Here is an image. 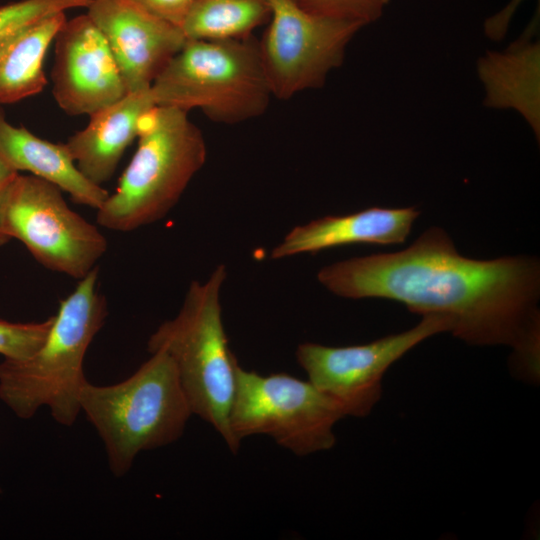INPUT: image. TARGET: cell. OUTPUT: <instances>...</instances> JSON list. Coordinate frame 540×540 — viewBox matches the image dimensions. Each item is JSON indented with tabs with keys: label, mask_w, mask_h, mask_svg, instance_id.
Returning a JSON list of instances; mask_svg holds the SVG:
<instances>
[{
	"label": "cell",
	"mask_w": 540,
	"mask_h": 540,
	"mask_svg": "<svg viewBox=\"0 0 540 540\" xmlns=\"http://www.w3.org/2000/svg\"><path fill=\"white\" fill-rule=\"evenodd\" d=\"M317 279L337 296L389 299L422 316H442L455 337L511 347L522 375L533 381L539 375L536 257L468 258L446 231L431 227L404 250L335 262Z\"/></svg>",
	"instance_id": "obj_1"
},
{
	"label": "cell",
	"mask_w": 540,
	"mask_h": 540,
	"mask_svg": "<svg viewBox=\"0 0 540 540\" xmlns=\"http://www.w3.org/2000/svg\"><path fill=\"white\" fill-rule=\"evenodd\" d=\"M98 268L79 280L61 300L51 329L39 349L24 359L0 363V400L20 419L47 407L60 425L72 426L81 412L87 382L84 359L108 315L97 286Z\"/></svg>",
	"instance_id": "obj_2"
},
{
	"label": "cell",
	"mask_w": 540,
	"mask_h": 540,
	"mask_svg": "<svg viewBox=\"0 0 540 540\" xmlns=\"http://www.w3.org/2000/svg\"><path fill=\"white\" fill-rule=\"evenodd\" d=\"M150 354L124 381H87L80 393L81 411L101 438L115 477L127 474L140 452L177 441L193 415L172 359L163 351Z\"/></svg>",
	"instance_id": "obj_3"
},
{
	"label": "cell",
	"mask_w": 540,
	"mask_h": 540,
	"mask_svg": "<svg viewBox=\"0 0 540 540\" xmlns=\"http://www.w3.org/2000/svg\"><path fill=\"white\" fill-rule=\"evenodd\" d=\"M225 278L226 268L220 264L207 281H193L178 314L150 335L147 349L163 351L172 359L193 415L210 424L236 454L240 446L229 418L238 361L222 320L220 292Z\"/></svg>",
	"instance_id": "obj_4"
},
{
	"label": "cell",
	"mask_w": 540,
	"mask_h": 540,
	"mask_svg": "<svg viewBox=\"0 0 540 540\" xmlns=\"http://www.w3.org/2000/svg\"><path fill=\"white\" fill-rule=\"evenodd\" d=\"M185 110L155 106L141 119L138 146L114 193L97 209L96 221L129 232L163 218L206 161L199 128Z\"/></svg>",
	"instance_id": "obj_5"
},
{
	"label": "cell",
	"mask_w": 540,
	"mask_h": 540,
	"mask_svg": "<svg viewBox=\"0 0 540 540\" xmlns=\"http://www.w3.org/2000/svg\"><path fill=\"white\" fill-rule=\"evenodd\" d=\"M157 106L201 109L211 120L237 124L262 115L272 95L259 43L251 36L187 40L150 87Z\"/></svg>",
	"instance_id": "obj_6"
},
{
	"label": "cell",
	"mask_w": 540,
	"mask_h": 540,
	"mask_svg": "<svg viewBox=\"0 0 540 540\" xmlns=\"http://www.w3.org/2000/svg\"><path fill=\"white\" fill-rule=\"evenodd\" d=\"M344 417L340 404L308 380L236 366L229 421L239 446L246 437L266 435L296 456L329 450L336 443L334 426Z\"/></svg>",
	"instance_id": "obj_7"
},
{
	"label": "cell",
	"mask_w": 540,
	"mask_h": 540,
	"mask_svg": "<svg viewBox=\"0 0 540 540\" xmlns=\"http://www.w3.org/2000/svg\"><path fill=\"white\" fill-rule=\"evenodd\" d=\"M4 230L20 241L42 266L80 280L105 254L98 227L73 211L54 184L18 174L4 210Z\"/></svg>",
	"instance_id": "obj_8"
},
{
	"label": "cell",
	"mask_w": 540,
	"mask_h": 540,
	"mask_svg": "<svg viewBox=\"0 0 540 540\" xmlns=\"http://www.w3.org/2000/svg\"><path fill=\"white\" fill-rule=\"evenodd\" d=\"M271 22L259 44L272 95L289 99L323 85L363 26L310 14L292 0H269Z\"/></svg>",
	"instance_id": "obj_9"
},
{
	"label": "cell",
	"mask_w": 540,
	"mask_h": 540,
	"mask_svg": "<svg viewBox=\"0 0 540 540\" xmlns=\"http://www.w3.org/2000/svg\"><path fill=\"white\" fill-rule=\"evenodd\" d=\"M450 329L446 318L427 315L409 330L367 344L330 347L306 342L295 355L307 380L339 403L346 416L365 417L381 398L388 368L423 340Z\"/></svg>",
	"instance_id": "obj_10"
},
{
	"label": "cell",
	"mask_w": 540,
	"mask_h": 540,
	"mask_svg": "<svg viewBox=\"0 0 540 540\" xmlns=\"http://www.w3.org/2000/svg\"><path fill=\"white\" fill-rule=\"evenodd\" d=\"M54 42L52 93L65 113L90 116L128 93L104 35L87 14L66 20Z\"/></svg>",
	"instance_id": "obj_11"
},
{
	"label": "cell",
	"mask_w": 540,
	"mask_h": 540,
	"mask_svg": "<svg viewBox=\"0 0 540 540\" xmlns=\"http://www.w3.org/2000/svg\"><path fill=\"white\" fill-rule=\"evenodd\" d=\"M86 8L115 57L128 93L150 89L187 41L179 27L135 0H90Z\"/></svg>",
	"instance_id": "obj_12"
},
{
	"label": "cell",
	"mask_w": 540,
	"mask_h": 540,
	"mask_svg": "<svg viewBox=\"0 0 540 540\" xmlns=\"http://www.w3.org/2000/svg\"><path fill=\"white\" fill-rule=\"evenodd\" d=\"M420 212L415 207H371L347 215H328L292 228L276 245L272 259L357 243H404Z\"/></svg>",
	"instance_id": "obj_13"
},
{
	"label": "cell",
	"mask_w": 540,
	"mask_h": 540,
	"mask_svg": "<svg viewBox=\"0 0 540 540\" xmlns=\"http://www.w3.org/2000/svg\"><path fill=\"white\" fill-rule=\"evenodd\" d=\"M155 106L148 89L127 93L90 115L88 125L65 143L80 172L99 186L109 181L123 153L138 137L142 117Z\"/></svg>",
	"instance_id": "obj_14"
},
{
	"label": "cell",
	"mask_w": 540,
	"mask_h": 540,
	"mask_svg": "<svg viewBox=\"0 0 540 540\" xmlns=\"http://www.w3.org/2000/svg\"><path fill=\"white\" fill-rule=\"evenodd\" d=\"M0 158L18 173L25 171L54 184L81 205L97 210L109 195L80 172L65 143H53L14 126L1 107Z\"/></svg>",
	"instance_id": "obj_15"
},
{
	"label": "cell",
	"mask_w": 540,
	"mask_h": 540,
	"mask_svg": "<svg viewBox=\"0 0 540 540\" xmlns=\"http://www.w3.org/2000/svg\"><path fill=\"white\" fill-rule=\"evenodd\" d=\"M66 20L59 12L0 39V104L21 101L46 86L45 56Z\"/></svg>",
	"instance_id": "obj_16"
},
{
	"label": "cell",
	"mask_w": 540,
	"mask_h": 540,
	"mask_svg": "<svg viewBox=\"0 0 540 540\" xmlns=\"http://www.w3.org/2000/svg\"><path fill=\"white\" fill-rule=\"evenodd\" d=\"M270 16L269 0H198L180 29L187 40L243 39Z\"/></svg>",
	"instance_id": "obj_17"
},
{
	"label": "cell",
	"mask_w": 540,
	"mask_h": 540,
	"mask_svg": "<svg viewBox=\"0 0 540 540\" xmlns=\"http://www.w3.org/2000/svg\"><path fill=\"white\" fill-rule=\"evenodd\" d=\"M90 0H18L0 6V39L50 15L75 7H87Z\"/></svg>",
	"instance_id": "obj_18"
},
{
	"label": "cell",
	"mask_w": 540,
	"mask_h": 540,
	"mask_svg": "<svg viewBox=\"0 0 540 540\" xmlns=\"http://www.w3.org/2000/svg\"><path fill=\"white\" fill-rule=\"evenodd\" d=\"M302 10L317 16L365 26L376 21L390 0H292Z\"/></svg>",
	"instance_id": "obj_19"
},
{
	"label": "cell",
	"mask_w": 540,
	"mask_h": 540,
	"mask_svg": "<svg viewBox=\"0 0 540 540\" xmlns=\"http://www.w3.org/2000/svg\"><path fill=\"white\" fill-rule=\"evenodd\" d=\"M54 316L41 322L18 323L0 319V355L24 359L35 353L47 337Z\"/></svg>",
	"instance_id": "obj_20"
},
{
	"label": "cell",
	"mask_w": 540,
	"mask_h": 540,
	"mask_svg": "<svg viewBox=\"0 0 540 540\" xmlns=\"http://www.w3.org/2000/svg\"><path fill=\"white\" fill-rule=\"evenodd\" d=\"M149 12L181 27L185 17L198 0H135Z\"/></svg>",
	"instance_id": "obj_21"
},
{
	"label": "cell",
	"mask_w": 540,
	"mask_h": 540,
	"mask_svg": "<svg viewBox=\"0 0 540 540\" xmlns=\"http://www.w3.org/2000/svg\"><path fill=\"white\" fill-rule=\"evenodd\" d=\"M18 174L0 158V247L10 241L4 230V210L10 188Z\"/></svg>",
	"instance_id": "obj_22"
}]
</instances>
